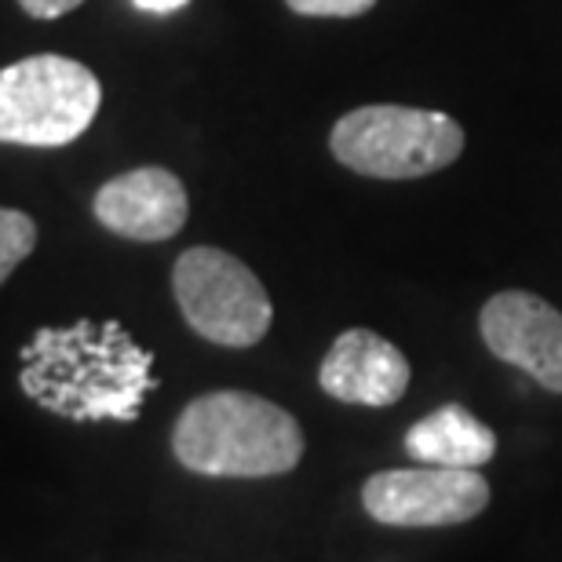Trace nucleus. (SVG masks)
<instances>
[{
  "label": "nucleus",
  "mask_w": 562,
  "mask_h": 562,
  "mask_svg": "<svg viewBox=\"0 0 562 562\" xmlns=\"http://www.w3.org/2000/svg\"><path fill=\"white\" fill-rule=\"evenodd\" d=\"M139 11H150V15H172V11L187 8L190 0H132Z\"/></svg>",
  "instance_id": "obj_14"
},
{
  "label": "nucleus",
  "mask_w": 562,
  "mask_h": 562,
  "mask_svg": "<svg viewBox=\"0 0 562 562\" xmlns=\"http://www.w3.org/2000/svg\"><path fill=\"white\" fill-rule=\"evenodd\" d=\"M172 453L212 479L285 475L303 457V431L289 409L249 391H209L179 413Z\"/></svg>",
  "instance_id": "obj_2"
},
{
  "label": "nucleus",
  "mask_w": 562,
  "mask_h": 562,
  "mask_svg": "<svg viewBox=\"0 0 562 562\" xmlns=\"http://www.w3.org/2000/svg\"><path fill=\"white\" fill-rule=\"evenodd\" d=\"M362 504L376 522L395 530L460 526L486 512L490 482L471 468H391L366 482Z\"/></svg>",
  "instance_id": "obj_6"
},
{
  "label": "nucleus",
  "mask_w": 562,
  "mask_h": 562,
  "mask_svg": "<svg viewBox=\"0 0 562 562\" xmlns=\"http://www.w3.org/2000/svg\"><path fill=\"white\" fill-rule=\"evenodd\" d=\"M172 292L190 329L220 347H256L274 322L263 281L238 256L209 245L179 256Z\"/></svg>",
  "instance_id": "obj_5"
},
{
  "label": "nucleus",
  "mask_w": 562,
  "mask_h": 562,
  "mask_svg": "<svg viewBox=\"0 0 562 562\" xmlns=\"http://www.w3.org/2000/svg\"><path fill=\"white\" fill-rule=\"evenodd\" d=\"M406 453L417 460V464L479 471L497 453V435H493L475 413L449 402V406H438L435 413H427L424 420L409 427Z\"/></svg>",
  "instance_id": "obj_10"
},
{
  "label": "nucleus",
  "mask_w": 562,
  "mask_h": 562,
  "mask_svg": "<svg viewBox=\"0 0 562 562\" xmlns=\"http://www.w3.org/2000/svg\"><path fill=\"white\" fill-rule=\"evenodd\" d=\"M81 4L85 0H19V8L26 11L30 19H63Z\"/></svg>",
  "instance_id": "obj_13"
},
{
  "label": "nucleus",
  "mask_w": 562,
  "mask_h": 562,
  "mask_svg": "<svg viewBox=\"0 0 562 562\" xmlns=\"http://www.w3.org/2000/svg\"><path fill=\"white\" fill-rule=\"evenodd\" d=\"M479 329L501 362L519 366L544 391L562 395V311L533 292L508 289L486 300Z\"/></svg>",
  "instance_id": "obj_7"
},
{
  "label": "nucleus",
  "mask_w": 562,
  "mask_h": 562,
  "mask_svg": "<svg viewBox=\"0 0 562 562\" xmlns=\"http://www.w3.org/2000/svg\"><path fill=\"white\" fill-rule=\"evenodd\" d=\"M22 395L74 424L139 420L157 387L154 355L121 322H74L37 329L22 347Z\"/></svg>",
  "instance_id": "obj_1"
},
{
  "label": "nucleus",
  "mask_w": 562,
  "mask_h": 562,
  "mask_svg": "<svg viewBox=\"0 0 562 562\" xmlns=\"http://www.w3.org/2000/svg\"><path fill=\"white\" fill-rule=\"evenodd\" d=\"M329 146L336 161L373 179H420L464 154V128L442 110L358 106L336 121Z\"/></svg>",
  "instance_id": "obj_3"
},
{
  "label": "nucleus",
  "mask_w": 562,
  "mask_h": 562,
  "mask_svg": "<svg viewBox=\"0 0 562 562\" xmlns=\"http://www.w3.org/2000/svg\"><path fill=\"white\" fill-rule=\"evenodd\" d=\"M318 384L325 395L347 406L384 409L409 391V358L395 344L369 329H347L336 336L322 358Z\"/></svg>",
  "instance_id": "obj_9"
},
{
  "label": "nucleus",
  "mask_w": 562,
  "mask_h": 562,
  "mask_svg": "<svg viewBox=\"0 0 562 562\" xmlns=\"http://www.w3.org/2000/svg\"><path fill=\"white\" fill-rule=\"evenodd\" d=\"M37 249V223L19 209H0V285Z\"/></svg>",
  "instance_id": "obj_11"
},
{
  "label": "nucleus",
  "mask_w": 562,
  "mask_h": 562,
  "mask_svg": "<svg viewBox=\"0 0 562 562\" xmlns=\"http://www.w3.org/2000/svg\"><path fill=\"white\" fill-rule=\"evenodd\" d=\"M296 15L311 19H358L369 8H376V0H285Z\"/></svg>",
  "instance_id": "obj_12"
},
{
  "label": "nucleus",
  "mask_w": 562,
  "mask_h": 562,
  "mask_svg": "<svg viewBox=\"0 0 562 562\" xmlns=\"http://www.w3.org/2000/svg\"><path fill=\"white\" fill-rule=\"evenodd\" d=\"M95 220L110 234L128 241H168L183 231L190 216L187 187L176 172L157 165L132 168L125 176L106 179L92 201Z\"/></svg>",
  "instance_id": "obj_8"
},
{
  "label": "nucleus",
  "mask_w": 562,
  "mask_h": 562,
  "mask_svg": "<svg viewBox=\"0 0 562 562\" xmlns=\"http://www.w3.org/2000/svg\"><path fill=\"white\" fill-rule=\"evenodd\" d=\"M103 103V85L66 55H30L0 70V143L66 146L81 139Z\"/></svg>",
  "instance_id": "obj_4"
}]
</instances>
